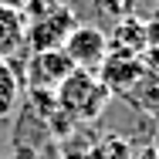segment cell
Here are the masks:
<instances>
[{
    "label": "cell",
    "instance_id": "8992f818",
    "mask_svg": "<svg viewBox=\"0 0 159 159\" xmlns=\"http://www.w3.org/2000/svg\"><path fill=\"white\" fill-rule=\"evenodd\" d=\"M108 51H125V54H142L146 51V20L135 14L125 20H115V31L108 37Z\"/></svg>",
    "mask_w": 159,
    "mask_h": 159
},
{
    "label": "cell",
    "instance_id": "9c48e42d",
    "mask_svg": "<svg viewBox=\"0 0 159 159\" xmlns=\"http://www.w3.org/2000/svg\"><path fill=\"white\" fill-rule=\"evenodd\" d=\"M122 102L135 105V108H142V112H149V115H159V78L146 71V75L135 81V88H132Z\"/></svg>",
    "mask_w": 159,
    "mask_h": 159
},
{
    "label": "cell",
    "instance_id": "5b68a950",
    "mask_svg": "<svg viewBox=\"0 0 159 159\" xmlns=\"http://www.w3.org/2000/svg\"><path fill=\"white\" fill-rule=\"evenodd\" d=\"M71 71H75L71 58L64 54L61 48H54V51H31V58H27V75H24V78H27L31 88H48V92H54Z\"/></svg>",
    "mask_w": 159,
    "mask_h": 159
},
{
    "label": "cell",
    "instance_id": "7c38bea8",
    "mask_svg": "<svg viewBox=\"0 0 159 159\" xmlns=\"http://www.w3.org/2000/svg\"><path fill=\"white\" fill-rule=\"evenodd\" d=\"M146 48H159V20H146Z\"/></svg>",
    "mask_w": 159,
    "mask_h": 159
},
{
    "label": "cell",
    "instance_id": "5bb4252c",
    "mask_svg": "<svg viewBox=\"0 0 159 159\" xmlns=\"http://www.w3.org/2000/svg\"><path fill=\"white\" fill-rule=\"evenodd\" d=\"M152 159H159V135H156V142H152Z\"/></svg>",
    "mask_w": 159,
    "mask_h": 159
},
{
    "label": "cell",
    "instance_id": "ba28073f",
    "mask_svg": "<svg viewBox=\"0 0 159 159\" xmlns=\"http://www.w3.org/2000/svg\"><path fill=\"white\" fill-rule=\"evenodd\" d=\"M20 105V75L10 61H0V122L10 119Z\"/></svg>",
    "mask_w": 159,
    "mask_h": 159
},
{
    "label": "cell",
    "instance_id": "4fadbf2b",
    "mask_svg": "<svg viewBox=\"0 0 159 159\" xmlns=\"http://www.w3.org/2000/svg\"><path fill=\"white\" fill-rule=\"evenodd\" d=\"M27 3H31V0H0V7H7V10H17V14H20Z\"/></svg>",
    "mask_w": 159,
    "mask_h": 159
},
{
    "label": "cell",
    "instance_id": "6da1fadb",
    "mask_svg": "<svg viewBox=\"0 0 159 159\" xmlns=\"http://www.w3.org/2000/svg\"><path fill=\"white\" fill-rule=\"evenodd\" d=\"M54 98H58V108H61L64 115H71L81 125V122H95L98 115L105 112V105L112 102V92L102 85L98 71L75 68L61 85L54 88Z\"/></svg>",
    "mask_w": 159,
    "mask_h": 159
},
{
    "label": "cell",
    "instance_id": "3957f363",
    "mask_svg": "<svg viewBox=\"0 0 159 159\" xmlns=\"http://www.w3.org/2000/svg\"><path fill=\"white\" fill-rule=\"evenodd\" d=\"M61 51L71 58L75 68L98 71L102 61L108 58V34L102 31V27H92V24H78L75 31L68 34V41H64Z\"/></svg>",
    "mask_w": 159,
    "mask_h": 159
},
{
    "label": "cell",
    "instance_id": "30bf717a",
    "mask_svg": "<svg viewBox=\"0 0 159 159\" xmlns=\"http://www.w3.org/2000/svg\"><path fill=\"white\" fill-rule=\"evenodd\" d=\"M135 3L139 0H98V10L112 20H125V17L135 14Z\"/></svg>",
    "mask_w": 159,
    "mask_h": 159
},
{
    "label": "cell",
    "instance_id": "52a82bcc",
    "mask_svg": "<svg viewBox=\"0 0 159 159\" xmlns=\"http://www.w3.org/2000/svg\"><path fill=\"white\" fill-rule=\"evenodd\" d=\"M24 17L17 10H7L0 7V61H10L17 51H24Z\"/></svg>",
    "mask_w": 159,
    "mask_h": 159
},
{
    "label": "cell",
    "instance_id": "8fae6325",
    "mask_svg": "<svg viewBox=\"0 0 159 159\" xmlns=\"http://www.w3.org/2000/svg\"><path fill=\"white\" fill-rule=\"evenodd\" d=\"M139 61H142V68H146L149 75L159 78V48H146V51L139 54Z\"/></svg>",
    "mask_w": 159,
    "mask_h": 159
},
{
    "label": "cell",
    "instance_id": "9a60e30c",
    "mask_svg": "<svg viewBox=\"0 0 159 159\" xmlns=\"http://www.w3.org/2000/svg\"><path fill=\"white\" fill-rule=\"evenodd\" d=\"M156 20H159V7H156Z\"/></svg>",
    "mask_w": 159,
    "mask_h": 159
},
{
    "label": "cell",
    "instance_id": "7a4b0ae2",
    "mask_svg": "<svg viewBox=\"0 0 159 159\" xmlns=\"http://www.w3.org/2000/svg\"><path fill=\"white\" fill-rule=\"evenodd\" d=\"M78 27V17L71 14V7L58 3L54 10H48L44 17H37L27 24L24 31V48L27 51H54V48H64L68 34Z\"/></svg>",
    "mask_w": 159,
    "mask_h": 159
},
{
    "label": "cell",
    "instance_id": "2e32d148",
    "mask_svg": "<svg viewBox=\"0 0 159 159\" xmlns=\"http://www.w3.org/2000/svg\"><path fill=\"white\" fill-rule=\"evenodd\" d=\"M0 159H3V156H0Z\"/></svg>",
    "mask_w": 159,
    "mask_h": 159
},
{
    "label": "cell",
    "instance_id": "277c9868",
    "mask_svg": "<svg viewBox=\"0 0 159 159\" xmlns=\"http://www.w3.org/2000/svg\"><path fill=\"white\" fill-rule=\"evenodd\" d=\"M142 75H146V68L139 61V54H125V51H108V58L98 68V78H102V85L112 92V98L115 95L125 98Z\"/></svg>",
    "mask_w": 159,
    "mask_h": 159
}]
</instances>
